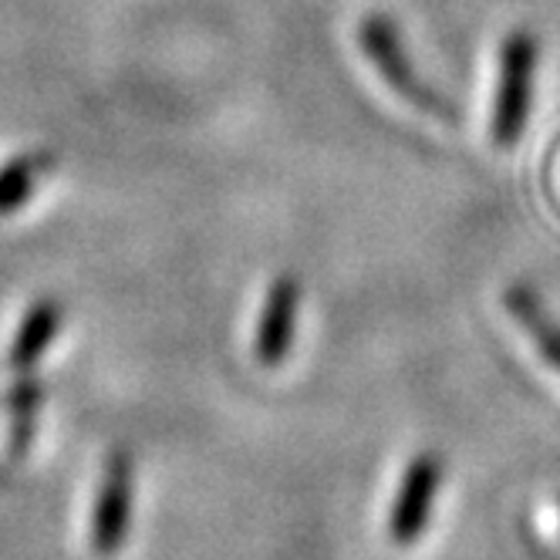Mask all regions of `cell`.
Returning a JSON list of instances; mask_svg holds the SVG:
<instances>
[{
    "instance_id": "1",
    "label": "cell",
    "mask_w": 560,
    "mask_h": 560,
    "mask_svg": "<svg viewBox=\"0 0 560 560\" xmlns=\"http://www.w3.org/2000/svg\"><path fill=\"white\" fill-rule=\"evenodd\" d=\"M537 58H540V45H537L534 31L516 27L503 37L493 115H490V136H493V145H500V149L516 145L527 129L530 105H534Z\"/></svg>"
},
{
    "instance_id": "2",
    "label": "cell",
    "mask_w": 560,
    "mask_h": 560,
    "mask_svg": "<svg viewBox=\"0 0 560 560\" xmlns=\"http://www.w3.org/2000/svg\"><path fill=\"white\" fill-rule=\"evenodd\" d=\"M358 42H362L369 61L375 65V71L382 74V82L398 95L406 98L409 105L429 112L432 118H443V122H453L456 118V108L439 95L425 78L416 71L409 51H406V42H402V31L398 24L385 14H372L362 21L358 27Z\"/></svg>"
},
{
    "instance_id": "3",
    "label": "cell",
    "mask_w": 560,
    "mask_h": 560,
    "mask_svg": "<svg viewBox=\"0 0 560 560\" xmlns=\"http://www.w3.org/2000/svg\"><path fill=\"white\" fill-rule=\"evenodd\" d=\"M132 510H136V459L129 450H112L92 503L89 520V550L98 560H115L126 550L132 534Z\"/></svg>"
},
{
    "instance_id": "4",
    "label": "cell",
    "mask_w": 560,
    "mask_h": 560,
    "mask_svg": "<svg viewBox=\"0 0 560 560\" xmlns=\"http://www.w3.org/2000/svg\"><path fill=\"white\" fill-rule=\"evenodd\" d=\"M443 479H446V463L432 450H422L406 463L392 510H388V524H385V534L395 547L406 550L425 537L439 490H443Z\"/></svg>"
},
{
    "instance_id": "5",
    "label": "cell",
    "mask_w": 560,
    "mask_h": 560,
    "mask_svg": "<svg viewBox=\"0 0 560 560\" xmlns=\"http://www.w3.org/2000/svg\"><path fill=\"white\" fill-rule=\"evenodd\" d=\"M298 311H301V280L294 273L273 277L254 335V358L260 369L270 372L288 362L298 338Z\"/></svg>"
},
{
    "instance_id": "6",
    "label": "cell",
    "mask_w": 560,
    "mask_h": 560,
    "mask_svg": "<svg viewBox=\"0 0 560 560\" xmlns=\"http://www.w3.org/2000/svg\"><path fill=\"white\" fill-rule=\"evenodd\" d=\"M61 322H65V307L55 298H37L27 307V314L21 317L18 335L8 348V365L18 375L34 372L37 365H42V358L48 354V348L55 345Z\"/></svg>"
},
{
    "instance_id": "7",
    "label": "cell",
    "mask_w": 560,
    "mask_h": 560,
    "mask_svg": "<svg viewBox=\"0 0 560 560\" xmlns=\"http://www.w3.org/2000/svg\"><path fill=\"white\" fill-rule=\"evenodd\" d=\"M45 412V385L31 372L21 375L8 392V432H4V450L8 459H24L34 446L37 425H42Z\"/></svg>"
},
{
    "instance_id": "8",
    "label": "cell",
    "mask_w": 560,
    "mask_h": 560,
    "mask_svg": "<svg viewBox=\"0 0 560 560\" xmlns=\"http://www.w3.org/2000/svg\"><path fill=\"white\" fill-rule=\"evenodd\" d=\"M503 304H506L513 322L527 331V338L534 341L537 354L560 375V322H553V317L544 311L540 298L530 288H524V284L510 288Z\"/></svg>"
},
{
    "instance_id": "9",
    "label": "cell",
    "mask_w": 560,
    "mask_h": 560,
    "mask_svg": "<svg viewBox=\"0 0 560 560\" xmlns=\"http://www.w3.org/2000/svg\"><path fill=\"white\" fill-rule=\"evenodd\" d=\"M48 166H51V155L45 152H24L0 166V217H11L27 203L34 186L48 173Z\"/></svg>"
}]
</instances>
